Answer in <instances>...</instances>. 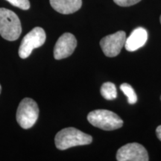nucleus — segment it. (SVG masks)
<instances>
[{
	"label": "nucleus",
	"instance_id": "6",
	"mask_svg": "<svg viewBox=\"0 0 161 161\" xmlns=\"http://www.w3.org/2000/svg\"><path fill=\"white\" fill-rule=\"evenodd\" d=\"M126 41V34L123 31H119L108 35L101 40L100 46L107 57H116L120 53Z\"/></svg>",
	"mask_w": 161,
	"mask_h": 161
},
{
	"label": "nucleus",
	"instance_id": "9",
	"mask_svg": "<svg viewBox=\"0 0 161 161\" xmlns=\"http://www.w3.org/2000/svg\"><path fill=\"white\" fill-rule=\"evenodd\" d=\"M148 40V32L144 28H136L131 32L130 35L126 38L125 47L127 51L134 52L142 47Z\"/></svg>",
	"mask_w": 161,
	"mask_h": 161
},
{
	"label": "nucleus",
	"instance_id": "7",
	"mask_svg": "<svg viewBox=\"0 0 161 161\" xmlns=\"http://www.w3.org/2000/svg\"><path fill=\"white\" fill-rule=\"evenodd\" d=\"M118 161H148V152L145 147L137 142L128 143L122 146L116 154Z\"/></svg>",
	"mask_w": 161,
	"mask_h": 161
},
{
	"label": "nucleus",
	"instance_id": "16",
	"mask_svg": "<svg viewBox=\"0 0 161 161\" xmlns=\"http://www.w3.org/2000/svg\"><path fill=\"white\" fill-rule=\"evenodd\" d=\"M1 90H2V87H1V85H0V93H1Z\"/></svg>",
	"mask_w": 161,
	"mask_h": 161
},
{
	"label": "nucleus",
	"instance_id": "10",
	"mask_svg": "<svg viewBox=\"0 0 161 161\" xmlns=\"http://www.w3.org/2000/svg\"><path fill=\"white\" fill-rule=\"evenodd\" d=\"M54 10L62 14H70L78 11L82 5V0H49Z\"/></svg>",
	"mask_w": 161,
	"mask_h": 161
},
{
	"label": "nucleus",
	"instance_id": "17",
	"mask_svg": "<svg viewBox=\"0 0 161 161\" xmlns=\"http://www.w3.org/2000/svg\"><path fill=\"white\" fill-rule=\"evenodd\" d=\"M160 23H161V16H160Z\"/></svg>",
	"mask_w": 161,
	"mask_h": 161
},
{
	"label": "nucleus",
	"instance_id": "15",
	"mask_svg": "<svg viewBox=\"0 0 161 161\" xmlns=\"http://www.w3.org/2000/svg\"><path fill=\"white\" fill-rule=\"evenodd\" d=\"M156 134L159 140L161 141V125L158 126L156 129Z\"/></svg>",
	"mask_w": 161,
	"mask_h": 161
},
{
	"label": "nucleus",
	"instance_id": "3",
	"mask_svg": "<svg viewBox=\"0 0 161 161\" xmlns=\"http://www.w3.org/2000/svg\"><path fill=\"white\" fill-rule=\"evenodd\" d=\"M87 120L93 126L105 130H113L123 125V121L115 113L108 110H95L88 114Z\"/></svg>",
	"mask_w": 161,
	"mask_h": 161
},
{
	"label": "nucleus",
	"instance_id": "1",
	"mask_svg": "<svg viewBox=\"0 0 161 161\" xmlns=\"http://www.w3.org/2000/svg\"><path fill=\"white\" fill-rule=\"evenodd\" d=\"M92 137L75 128H66L60 130L55 138V146L59 150H66L74 146L89 145Z\"/></svg>",
	"mask_w": 161,
	"mask_h": 161
},
{
	"label": "nucleus",
	"instance_id": "4",
	"mask_svg": "<svg viewBox=\"0 0 161 161\" xmlns=\"http://www.w3.org/2000/svg\"><path fill=\"white\" fill-rule=\"evenodd\" d=\"M39 116V108L37 102L30 98L21 101L17 110V121L21 128L29 129L37 122Z\"/></svg>",
	"mask_w": 161,
	"mask_h": 161
},
{
	"label": "nucleus",
	"instance_id": "5",
	"mask_svg": "<svg viewBox=\"0 0 161 161\" xmlns=\"http://www.w3.org/2000/svg\"><path fill=\"white\" fill-rule=\"evenodd\" d=\"M46 39V32L40 27H35L26 35L19 48V55L23 59L29 57L35 49L42 46Z\"/></svg>",
	"mask_w": 161,
	"mask_h": 161
},
{
	"label": "nucleus",
	"instance_id": "2",
	"mask_svg": "<svg viewBox=\"0 0 161 161\" xmlns=\"http://www.w3.org/2000/svg\"><path fill=\"white\" fill-rule=\"evenodd\" d=\"M22 26L19 17L11 10L0 8V35L4 39L14 41L19 37Z\"/></svg>",
	"mask_w": 161,
	"mask_h": 161
},
{
	"label": "nucleus",
	"instance_id": "11",
	"mask_svg": "<svg viewBox=\"0 0 161 161\" xmlns=\"http://www.w3.org/2000/svg\"><path fill=\"white\" fill-rule=\"evenodd\" d=\"M101 94L107 100L115 99L117 97V90L115 84L111 82H105L101 87Z\"/></svg>",
	"mask_w": 161,
	"mask_h": 161
},
{
	"label": "nucleus",
	"instance_id": "8",
	"mask_svg": "<svg viewBox=\"0 0 161 161\" xmlns=\"http://www.w3.org/2000/svg\"><path fill=\"white\" fill-rule=\"evenodd\" d=\"M77 46V40L71 33H64L58 38L54 48V57L56 60L68 58L73 53Z\"/></svg>",
	"mask_w": 161,
	"mask_h": 161
},
{
	"label": "nucleus",
	"instance_id": "18",
	"mask_svg": "<svg viewBox=\"0 0 161 161\" xmlns=\"http://www.w3.org/2000/svg\"></svg>",
	"mask_w": 161,
	"mask_h": 161
},
{
	"label": "nucleus",
	"instance_id": "12",
	"mask_svg": "<svg viewBox=\"0 0 161 161\" xmlns=\"http://www.w3.org/2000/svg\"><path fill=\"white\" fill-rule=\"evenodd\" d=\"M120 90L128 98V102L130 104H134L137 102V96L134 90L130 84L124 83L121 84Z\"/></svg>",
	"mask_w": 161,
	"mask_h": 161
},
{
	"label": "nucleus",
	"instance_id": "13",
	"mask_svg": "<svg viewBox=\"0 0 161 161\" xmlns=\"http://www.w3.org/2000/svg\"><path fill=\"white\" fill-rule=\"evenodd\" d=\"M6 1L20 9L28 10L30 8L29 0H6Z\"/></svg>",
	"mask_w": 161,
	"mask_h": 161
},
{
	"label": "nucleus",
	"instance_id": "14",
	"mask_svg": "<svg viewBox=\"0 0 161 161\" xmlns=\"http://www.w3.org/2000/svg\"><path fill=\"white\" fill-rule=\"evenodd\" d=\"M140 1L141 0H114L116 5H119L121 7H129V6L140 3Z\"/></svg>",
	"mask_w": 161,
	"mask_h": 161
}]
</instances>
